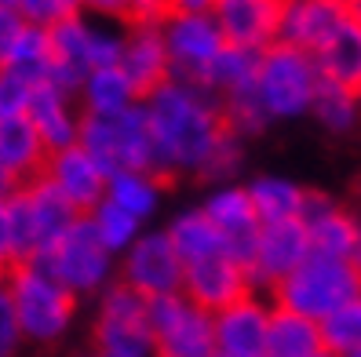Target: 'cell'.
<instances>
[{"mask_svg":"<svg viewBox=\"0 0 361 357\" xmlns=\"http://www.w3.org/2000/svg\"><path fill=\"white\" fill-rule=\"evenodd\" d=\"M142 113L154 139V172L161 179L176 175L201 179L212 150L226 135L216 95H208L201 84H186L172 77L142 99Z\"/></svg>","mask_w":361,"mask_h":357,"instance_id":"cell-1","label":"cell"},{"mask_svg":"<svg viewBox=\"0 0 361 357\" xmlns=\"http://www.w3.org/2000/svg\"><path fill=\"white\" fill-rule=\"evenodd\" d=\"M4 277L23 339L33 346H59L80 318V299L70 288H62L48 270H40L33 259L15 263Z\"/></svg>","mask_w":361,"mask_h":357,"instance_id":"cell-2","label":"cell"},{"mask_svg":"<svg viewBox=\"0 0 361 357\" xmlns=\"http://www.w3.org/2000/svg\"><path fill=\"white\" fill-rule=\"evenodd\" d=\"M51 40V77L48 84H59L77 95L80 80L92 70L117 66L121 48H124V26L121 23H102L84 11H73L59 26L48 30Z\"/></svg>","mask_w":361,"mask_h":357,"instance_id":"cell-3","label":"cell"},{"mask_svg":"<svg viewBox=\"0 0 361 357\" xmlns=\"http://www.w3.org/2000/svg\"><path fill=\"white\" fill-rule=\"evenodd\" d=\"M357 296H361L357 266L310 251L307 263L270 292V303L281 310H292V313H303V318L322 325L325 318H332L339 306H347Z\"/></svg>","mask_w":361,"mask_h":357,"instance_id":"cell-4","label":"cell"},{"mask_svg":"<svg viewBox=\"0 0 361 357\" xmlns=\"http://www.w3.org/2000/svg\"><path fill=\"white\" fill-rule=\"evenodd\" d=\"M317 88H322V70H317V58L310 51L281 44V40L270 44L267 51H259L256 95L263 102L270 124L310 117Z\"/></svg>","mask_w":361,"mask_h":357,"instance_id":"cell-5","label":"cell"},{"mask_svg":"<svg viewBox=\"0 0 361 357\" xmlns=\"http://www.w3.org/2000/svg\"><path fill=\"white\" fill-rule=\"evenodd\" d=\"M33 263L40 270H48L62 288H70L80 303L102 296V292L117 281V259L99 244L92 223L84 215L70 230H62Z\"/></svg>","mask_w":361,"mask_h":357,"instance_id":"cell-6","label":"cell"},{"mask_svg":"<svg viewBox=\"0 0 361 357\" xmlns=\"http://www.w3.org/2000/svg\"><path fill=\"white\" fill-rule=\"evenodd\" d=\"M95 303L92 318V350L102 357H154L150 335V303L132 288L114 281Z\"/></svg>","mask_w":361,"mask_h":357,"instance_id":"cell-7","label":"cell"},{"mask_svg":"<svg viewBox=\"0 0 361 357\" xmlns=\"http://www.w3.org/2000/svg\"><path fill=\"white\" fill-rule=\"evenodd\" d=\"M8 215H11L18 263L37 259L40 251L62 234V230H70L80 219V212L55 190L44 175H37L33 182L18 186V190L8 197Z\"/></svg>","mask_w":361,"mask_h":357,"instance_id":"cell-8","label":"cell"},{"mask_svg":"<svg viewBox=\"0 0 361 357\" xmlns=\"http://www.w3.org/2000/svg\"><path fill=\"white\" fill-rule=\"evenodd\" d=\"M77 146H84L106 168V175L139 172V168L154 172V139H150L142 102L117 117H84Z\"/></svg>","mask_w":361,"mask_h":357,"instance_id":"cell-9","label":"cell"},{"mask_svg":"<svg viewBox=\"0 0 361 357\" xmlns=\"http://www.w3.org/2000/svg\"><path fill=\"white\" fill-rule=\"evenodd\" d=\"M150 335L154 357H216V318L183 292L150 303Z\"/></svg>","mask_w":361,"mask_h":357,"instance_id":"cell-10","label":"cell"},{"mask_svg":"<svg viewBox=\"0 0 361 357\" xmlns=\"http://www.w3.org/2000/svg\"><path fill=\"white\" fill-rule=\"evenodd\" d=\"M117 281L132 288L146 303L179 296L183 292V259L168 241L164 226H146L142 237L117 259Z\"/></svg>","mask_w":361,"mask_h":357,"instance_id":"cell-11","label":"cell"},{"mask_svg":"<svg viewBox=\"0 0 361 357\" xmlns=\"http://www.w3.org/2000/svg\"><path fill=\"white\" fill-rule=\"evenodd\" d=\"M161 37L172 77L186 84H201L216 55L226 48L212 11H172L161 23Z\"/></svg>","mask_w":361,"mask_h":357,"instance_id":"cell-12","label":"cell"},{"mask_svg":"<svg viewBox=\"0 0 361 357\" xmlns=\"http://www.w3.org/2000/svg\"><path fill=\"white\" fill-rule=\"evenodd\" d=\"M303 226L310 237V251L317 256L343 259L361 270V212L350 204H339L322 190H307L303 204Z\"/></svg>","mask_w":361,"mask_h":357,"instance_id":"cell-13","label":"cell"},{"mask_svg":"<svg viewBox=\"0 0 361 357\" xmlns=\"http://www.w3.org/2000/svg\"><path fill=\"white\" fill-rule=\"evenodd\" d=\"M310 256V237L303 219H288V223H267L256 237L248 259V277L256 292H274L288 274H295Z\"/></svg>","mask_w":361,"mask_h":357,"instance_id":"cell-14","label":"cell"},{"mask_svg":"<svg viewBox=\"0 0 361 357\" xmlns=\"http://www.w3.org/2000/svg\"><path fill=\"white\" fill-rule=\"evenodd\" d=\"M248 292H256L248 277V266L238 256H230V251H216V256L183 263V296L204 306L208 313L226 310L230 303L245 299Z\"/></svg>","mask_w":361,"mask_h":357,"instance_id":"cell-15","label":"cell"},{"mask_svg":"<svg viewBox=\"0 0 361 357\" xmlns=\"http://www.w3.org/2000/svg\"><path fill=\"white\" fill-rule=\"evenodd\" d=\"M201 212L208 215V223L219 230V237L226 241V248L238 256L245 266L252 259V248L259 237V215L248 201L245 182H223V186H208V194L201 197Z\"/></svg>","mask_w":361,"mask_h":357,"instance_id":"cell-16","label":"cell"},{"mask_svg":"<svg viewBox=\"0 0 361 357\" xmlns=\"http://www.w3.org/2000/svg\"><path fill=\"white\" fill-rule=\"evenodd\" d=\"M274 303L263 292H248L216 318V357H267V328Z\"/></svg>","mask_w":361,"mask_h":357,"instance_id":"cell-17","label":"cell"},{"mask_svg":"<svg viewBox=\"0 0 361 357\" xmlns=\"http://www.w3.org/2000/svg\"><path fill=\"white\" fill-rule=\"evenodd\" d=\"M281 4L285 0H212V18L226 44L267 51L270 44H278Z\"/></svg>","mask_w":361,"mask_h":357,"instance_id":"cell-18","label":"cell"},{"mask_svg":"<svg viewBox=\"0 0 361 357\" xmlns=\"http://www.w3.org/2000/svg\"><path fill=\"white\" fill-rule=\"evenodd\" d=\"M347 23V0H285L278 40L317 55Z\"/></svg>","mask_w":361,"mask_h":357,"instance_id":"cell-19","label":"cell"},{"mask_svg":"<svg viewBox=\"0 0 361 357\" xmlns=\"http://www.w3.org/2000/svg\"><path fill=\"white\" fill-rule=\"evenodd\" d=\"M44 179L77 208L80 215H88L92 208L106 197V182H110L106 168L84 150V146H66V150L48 154Z\"/></svg>","mask_w":361,"mask_h":357,"instance_id":"cell-20","label":"cell"},{"mask_svg":"<svg viewBox=\"0 0 361 357\" xmlns=\"http://www.w3.org/2000/svg\"><path fill=\"white\" fill-rule=\"evenodd\" d=\"M26 120L33 124V132L40 135V142L48 146V154L66 150V146H77L80 139V124L84 113L77 106V95L59 88V84H37Z\"/></svg>","mask_w":361,"mask_h":357,"instance_id":"cell-21","label":"cell"},{"mask_svg":"<svg viewBox=\"0 0 361 357\" xmlns=\"http://www.w3.org/2000/svg\"><path fill=\"white\" fill-rule=\"evenodd\" d=\"M48 146L40 142L26 117L0 124V197H11L18 186L44 175Z\"/></svg>","mask_w":361,"mask_h":357,"instance_id":"cell-22","label":"cell"},{"mask_svg":"<svg viewBox=\"0 0 361 357\" xmlns=\"http://www.w3.org/2000/svg\"><path fill=\"white\" fill-rule=\"evenodd\" d=\"M121 73L132 80V88L146 99L164 80H172V66H168L164 37L161 26H124V48H121Z\"/></svg>","mask_w":361,"mask_h":357,"instance_id":"cell-23","label":"cell"},{"mask_svg":"<svg viewBox=\"0 0 361 357\" xmlns=\"http://www.w3.org/2000/svg\"><path fill=\"white\" fill-rule=\"evenodd\" d=\"M142 95L132 88V80L121 73V66L92 70L77 88V106L84 117H117L124 110L139 106Z\"/></svg>","mask_w":361,"mask_h":357,"instance_id":"cell-24","label":"cell"},{"mask_svg":"<svg viewBox=\"0 0 361 357\" xmlns=\"http://www.w3.org/2000/svg\"><path fill=\"white\" fill-rule=\"evenodd\" d=\"M245 190H248V201H252V208H256L259 223L267 226V223L300 219L310 186L295 182L288 175H278V172H263V175H252L245 182Z\"/></svg>","mask_w":361,"mask_h":357,"instance_id":"cell-25","label":"cell"},{"mask_svg":"<svg viewBox=\"0 0 361 357\" xmlns=\"http://www.w3.org/2000/svg\"><path fill=\"white\" fill-rule=\"evenodd\" d=\"M0 70L26 77L33 88H37V84H48V77H51V40H48V30L18 23L11 30V37L4 40V48H0Z\"/></svg>","mask_w":361,"mask_h":357,"instance_id":"cell-26","label":"cell"},{"mask_svg":"<svg viewBox=\"0 0 361 357\" xmlns=\"http://www.w3.org/2000/svg\"><path fill=\"white\" fill-rule=\"evenodd\" d=\"M164 182L150 168H139V172H114L106 182V201H114L121 212L135 215L142 226H150L161 215L164 204Z\"/></svg>","mask_w":361,"mask_h":357,"instance_id":"cell-27","label":"cell"},{"mask_svg":"<svg viewBox=\"0 0 361 357\" xmlns=\"http://www.w3.org/2000/svg\"><path fill=\"white\" fill-rule=\"evenodd\" d=\"M325 350L322 339V325L274 306L270 313V328H267V357H317Z\"/></svg>","mask_w":361,"mask_h":357,"instance_id":"cell-28","label":"cell"},{"mask_svg":"<svg viewBox=\"0 0 361 357\" xmlns=\"http://www.w3.org/2000/svg\"><path fill=\"white\" fill-rule=\"evenodd\" d=\"M164 234H168V241L176 244V251H179L183 263L216 256V251H230L226 241L219 237V230L212 226L208 215L201 212V204L172 212V215H168V223H164ZM230 256H233V251H230Z\"/></svg>","mask_w":361,"mask_h":357,"instance_id":"cell-29","label":"cell"},{"mask_svg":"<svg viewBox=\"0 0 361 357\" xmlns=\"http://www.w3.org/2000/svg\"><path fill=\"white\" fill-rule=\"evenodd\" d=\"M314 58H317V70H322L325 80L357 92L361 88V26L347 23Z\"/></svg>","mask_w":361,"mask_h":357,"instance_id":"cell-30","label":"cell"},{"mask_svg":"<svg viewBox=\"0 0 361 357\" xmlns=\"http://www.w3.org/2000/svg\"><path fill=\"white\" fill-rule=\"evenodd\" d=\"M256 66H259V51L226 44V48L216 55V62L208 66L201 88H204L208 95H216V99H226V95H233V92L252 88V84H256Z\"/></svg>","mask_w":361,"mask_h":357,"instance_id":"cell-31","label":"cell"},{"mask_svg":"<svg viewBox=\"0 0 361 357\" xmlns=\"http://www.w3.org/2000/svg\"><path fill=\"white\" fill-rule=\"evenodd\" d=\"M84 219L92 223V230H95L99 244H102L106 251H110L114 259H121L124 251H128V248L142 237V230H146V226H142L135 215L121 212V208H117L114 201H106V197H102V201H99V204L92 208V212L84 215Z\"/></svg>","mask_w":361,"mask_h":357,"instance_id":"cell-32","label":"cell"},{"mask_svg":"<svg viewBox=\"0 0 361 357\" xmlns=\"http://www.w3.org/2000/svg\"><path fill=\"white\" fill-rule=\"evenodd\" d=\"M310 117L322 124L329 135H350L357 128V92L322 77V88L314 95Z\"/></svg>","mask_w":361,"mask_h":357,"instance_id":"cell-33","label":"cell"},{"mask_svg":"<svg viewBox=\"0 0 361 357\" xmlns=\"http://www.w3.org/2000/svg\"><path fill=\"white\" fill-rule=\"evenodd\" d=\"M219 102V110H223V124H226V132H233L238 139H256L270 128V117L263 110V102L256 95V84L252 88H241V92H233L226 99H216Z\"/></svg>","mask_w":361,"mask_h":357,"instance_id":"cell-34","label":"cell"},{"mask_svg":"<svg viewBox=\"0 0 361 357\" xmlns=\"http://www.w3.org/2000/svg\"><path fill=\"white\" fill-rule=\"evenodd\" d=\"M322 339H325V350H332L336 357L361 353V296L322 321Z\"/></svg>","mask_w":361,"mask_h":357,"instance_id":"cell-35","label":"cell"},{"mask_svg":"<svg viewBox=\"0 0 361 357\" xmlns=\"http://www.w3.org/2000/svg\"><path fill=\"white\" fill-rule=\"evenodd\" d=\"M241 164H245V139H238L233 132L223 135V142L212 150L208 164H204V172L201 179L208 186H223V182H238V172H241Z\"/></svg>","mask_w":361,"mask_h":357,"instance_id":"cell-36","label":"cell"},{"mask_svg":"<svg viewBox=\"0 0 361 357\" xmlns=\"http://www.w3.org/2000/svg\"><path fill=\"white\" fill-rule=\"evenodd\" d=\"M11 11L30 26L51 30L77 11V0H11Z\"/></svg>","mask_w":361,"mask_h":357,"instance_id":"cell-37","label":"cell"},{"mask_svg":"<svg viewBox=\"0 0 361 357\" xmlns=\"http://www.w3.org/2000/svg\"><path fill=\"white\" fill-rule=\"evenodd\" d=\"M30 99H33V84H30L26 77L0 70V124L26 117Z\"/></svg>","mask_w":361,"mask_h":357,"instance_id":"cell-38","label":"cell"},{"mask_svg":"<svg viewBox=\"0 0 361 357\" xmlns=\"http://www.w3.org/2000/svg\"><path fill=\"white\" fill-rule=\"evenodd\" d=\"M23 346H26V339H23V328H18V318H15L8 277L0 274V357H15Z\"/></svg>","mask_w":361,"mask_h":357,"instance_id":"cell-39","label":"cell"},{"mask_svg":"<svg viewBox=\"0 0 361 357\" xmlns=\"http://www.w3.org/2000/svg\"><path fill=\"white\" fill-rule=\"evenodd\" d=\"M172 15V0H128V26H161Z\"/></svg>","mask_w":361,"mask_h":357,"instance_id":"cell-40","label":"cell"},{"mask_svg":"<svg viewBox=\"0 0 361 357\" xmlns=\"http://www.w3.org/2000/svg\"><path fill=\"white\" fill-rule=\"evenodd\" d=\"M77 11L102 18V23H121L128 26V0H77Z\"/></svg>","mask_w":361,"mask_h":357,"instance_id":"cell-41","label":"cell"},{"mask_svg":"<svg viewBox=\"0 0 361 357\" xmlns=\"http://www.w3.org/2000/svg\"><path fill=\"white\" fill-rule=\"evenodd\" d=\"M18 263V251H15V234H11V215H8V197H0V274Z\"/></svg>","mask_w":361,"mask_h":357,"instance_id":"cell-42","label":"cell"},{"mask_svg":"<svg viewBox=\"0 0 361 357\" xmlns=\"http://www.w3.org/2000/svg\"><path fill=\"white\" fill-rule=\"evenodd\" d=\"M18 23H23V18H18L11 8H0V48H4V40L11 37V30H15Z\"/></svg>","mask_w":361,"mask_h":357,"instance_id":"cell-43","label":"cell"},{"mask_svg":"<svg viewBox=\"0 0 361 357\" xmlns=\"http://www.w3.org/2000/svg\"><path fill=\"white\" fill-rule=\"evenodd\" d=\"M172 11H212V0H172Z\"/></svg>","mask_w":361,"mask_h":357,"instance_id":"cell-44","label":"cell"},{"mask_svg":"<svg viewBox=\"0 0 361 357\" xmlns=\"http://www.w3.org/2000/svg\"><path fill=\"white\" fill-rule=\"evenodd\" d=\"M347 15H350V23L361 26V0H347Z\"/></svg>","mask_w":361,"mask_h":357,"instance_id":"cell-45","label":"cell"},{"mask_svg":"<svg viewBox=\"0 0 361 357\" xmlns=\"http://www.w3.org/2000/svg\"><path fill=\"white\" fill-rule=\"evenodd\" d=\"M357 128H361V88H357Z\"/></svg>","mask_w":361,"mask_h":357,"instance_id":"cell-46","label":"cell"},{"mask_svg":"<svg viewBox=\"0 0 361 357\" xmlns=\"http://www.w3.org/2000/svg\"><path fill=\"white\" fill-rule=\"evenodd\" d=\"M80 357H102V353H95V350H88V353H80Z\"/></svg>","mask_w":361,"mask_h":357,"instance_id":"cell-47","label":"cell"},{"mask_svg":"<svg viewBox=\"0 0 361 357\" xmlns=\"http://www.w3.org/2000/svg\"><path fill=\"white\" fill-rule=\"evenodd\" d=\"M317 357H336V353H332V350H322V353H317Z\"/></svg>","mask_w":361,"mask_h":357,"instance_id":"cell-48","label":"cell"},{"mask_svg":"<svg viewBox=\"0 0 361 357\" xmlns=\"http://www.w3.org/2000/svg\"><path fill=\"white\" fill-rule=\"evenodd\" d=\"M0 8H11V0H0Z\"/></svg>","mask_w":361,"mask_h":357,"instance_id":"cell-49","label":"cell"},{"mask_svg":"<svg viewBox=\"0 0 361 357\" xmlns=\"http://www.w3.org/2000/svg\"><path fill=\"white\" fill-rule=\"evenodd\" d=\"M347 357H361V353H347Z\"/></svg>","mask_w":361,"mask_h":357,"instance_id":"cell-50","label":"cell"}]
</instances>
